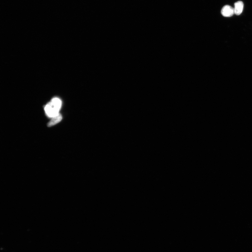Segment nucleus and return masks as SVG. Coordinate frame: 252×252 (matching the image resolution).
Listing matches in <instances>:
<instances>
[{
    "instance_id": "nucleus-1",
    "label": "nucleus",
    "mask_w": 252,
    "mask_h": 252,
    "mask_svg": "<svg viewBox=\"0 0 252 252\" xmlns=\"http://www.w3.org/2000/svg\"><path fill=\"white\" fill-rule=\"evenodd\" d=\"M62 105L61 100L58 98H54L46 105L44 110L48 116L53 117L59 114Z\"/></svg>"
},
{
    "instance_id": "nucleus-2",
    "label": "nucleus",
    "mask_w": 252,
    "mask_h": 252,
    "mask_svg": "<svg viewBox=\"0 0 252 252\" xmlns=\"http://www.w3.org/2000/svg\"><path fill=\"white\" fill-rule=\"evenodd\" d=\"M221 14L225 17H232L235 14L234 8L230 6L226 5L222 8Z\"/></svg>"
},
{
    "instance_id": "nucleus-3",
    "label": "nucleus",
    "mask_w": 252,
    "mask_h": 252,
    "mask_svg": "<svg viewBox=\"0 0 252 252\" xmlns=\"http://www.w3.org/2000/svg\"><path fill=\"white\" fill-rule=\"evenodd\" d=\"M234 7H235L234 8L235 14L236 15H239L242 13L244 9V3L241 1L237 2L234 4Z\"/></svg>"
},
{
    "instance_id": "nucleus-4",
    "label": "nucleus",
    "mask_w": 252,
    "mask_h": 252,
    "mask_svg": "<svg viewBox=\"0 0 252 252\" xmlns=\"http://www.w3.org/2000/svg\"><path fill=\"white\" fill-rule=\"evenodd\" d=\"M63 117L62 115L59 114L56 116L52 117V119L47 124L48 127H51L54 126L55 124L59 123L62 120Z\"/></svg>"
}]
</instances>
